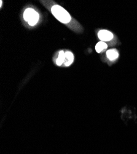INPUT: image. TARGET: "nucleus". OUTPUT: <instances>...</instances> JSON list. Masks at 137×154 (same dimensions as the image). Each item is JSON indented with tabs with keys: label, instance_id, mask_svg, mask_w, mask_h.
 Here are the masks:
<instances>
[{
	"label": "nucleus",
	"instance_id": "423d86ee",
	"mask_svg": "<svg viewBox=\"0 0 137 154\" xmlns=\"http://www.w3.org/2000/svg\"><path fill=\"white\" fill-rule=\"evenodd\" d=\"M107 48H108V46L105 42H100L96 45L95 49H96V51L97 53H100L104 52L105 51H106Z\"/></svg>",
	"mask_w": 137,
	"mask_h": 154
},
{
	"label": "nucleus",
	"instance_id": "20e7f679",
	"mask_svg": "<svg viewBox=\"0 0 137 154\" xmlns=\"http://www.w3.org/2000/svg\"><path fill=\"white\" fill-rule=\"evenodd\" d=\"M73 60H74V55L72 53L70 52V51H67V52L65 53V59L63 66L65 67H68L73 62Z\"/></svg>",
	"mask_w": 137,
	"mask_h": 154
},
{
	"label": "nucleus",
	"instance_id": "f03ea898",
	"mask_svg": "<svg viewBox=\"0 0 137 154\" xmlns=\"http://www.w3.org/2000/svg\"><path fill=\"white\" fill-rule=\"evenodd\" d=\"M23 18L31 26H34L38 23L40 15L35 10L32 8H28L23 13Z\"/></svg>",
	"mask_w": 137,
	"mask_h": 154
},
{
	"label": "nucleus",
	"instance_id": "39448f33",
	"mask_svg": "<svg viewBox=\"0 0 137 154\" xmlns=\"http://www.w3.org/2000/svg\"><path fill=\"white\" fill-rule=\"evenodd\" d=\"M106 56L110 60H115L118 58L119 53L116 49H109L107 51Z\"/></svg>",
	"mask_w": 137,
	"mask_h": 154
},
{
	"label": "nucleus",
	"instance_id": "f257e3e1",
	"mask_svg": "<svg viewBox=\"0 0 137 154\" xmlns=\"http://www.w3.org/2000/svg\"><path fill=\"white\" fill-rule=\"evenodd\" d=\"M51 12L54 17L61 23H68L71 20L68 12L59 5H54L51 8Z\"/></svg>",
	"mask_w": 137,
	"mask_h": 154
},
{
	"label": "nucleus",
	"instance_id": "7ed1b4c3",
	"mask_svg": "<svg viewBox=\"0 0 137 154\" xmlns=\"http://www.w3.org/2000/svg\"><path fill=\"white\" fill-rule=\"evenodd\" d=\"M98 36L99 39L102 42H109L113 38V35L108 30H102L99 31L98 33Z\"/></svg>",
	"mask_w": 137,
	"mask_h": 154
},
{
	"label": "nucleus",
	"instance_id": "0eeeda50",
	"mask_svg": "<svg viewBox=\"0 0 137 154\" xmlns=\"http://www.w3.org/2000/svg\"><path fill=\"white\" fill-rule=\"evenodd\" d=\"M65 59V53L64 51H61L58 53V56L56 60V63L58 66H61L64 64Z\"/></svg>",
	"mask_w": 137,
	"mask_h": 154
},
{
	"label": "nucleus",
	"instance_id": "6e6552de",
	"mask_svg": "<svg viewBox=\"0 0 137 154\" xmlns=\"http://www.w3.org/2000/svg\"><path fill=\"white\" fill-rule=\"evenodd\" d=\"M1 2V6H0L1 7V6H2V2H2V1H1V2Z\"/></svg>",
	"mask_w": 137,
	"mask_h": 154
}]
</instances>
